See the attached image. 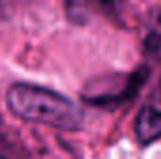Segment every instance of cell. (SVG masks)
I'll return each mask as SVG.
<instances>
[{
    "label": "cell",
    "instance_id": "obj_1",
    "mask_svg": "<svg viewBox=\"0 0 161 159\" xmlns=\"http://www.w3.org/2000/svg\"><path fill=\"white\" fill-rule=\"evenodd\" d=\"M6 99L9 111L26 122L45 123L64 131H75L80 129L84 120L82 109L75 101L51 88L19 82L8 90Z\"/></svg>",
    "mask_w": 161,
    "mask_h": 159
},
{
    "label": "cell",
    "instance_id": "obj_2",
    "mask_svg": "<svg viewBox=\"0 0 161 159\" xmlns=\"http://www.w3.org/2000/svg\"><path fill=\"white\" fill-rule=\"evenodd\" d=\"M150 75V69L146 66L135 69L133 73H127L125 77H122L120 82L118 79H101V88H90L82 94L86 103H92L94 107H116L122 105L129 99H133L137 96V92L142 88V84L146 82Z\"/></svg>",
    "mask_w": 161,
    "mask_h": 159
},
{
    "label": "cell",
    "instance_id": "obj_4",
    "mask_svg": "<svg viewBox=\"0 0 161 159\" xmlns=\"http://www.w3.org/2000/svg\"><path fill=\"white\" fill-rule=\"evenodd\" d=\"M144 49L152 54L161 52V6L150 13L148 30H146V38H144Z\"/></svg>",
    "mask_w": 161,
    "mask_h": 159
},
{
    "label": "cell",
    "instance_id": "obj_5",
    "mask_svg": "<svg viewBox=\"0 0 161 159\" xmlns=\"http://www.w3.org/2000/svg\"><path fill=\"white\" fill-rule=\"evenodd\" d=\"M0 159H4V157H0Z\"/></svg>",
    "mask_w": 161,
    "mask_h": 159
},
{
    "label": "cell",
    "instance_id": "obj_3",
    "mask_svg": "<svg viewBox=\"0 0 161 159\" xmlns=\"http://www.w3.org/2000/svg\"><path fill=\"white\" fill-rule=\"evenodd\" d=\"M135 135L141 144H152L161 139V109L144 105L135 116Z\"/></svg>",
    "mask_w": 161,
    "mask_h": 159
}]
</instances>
